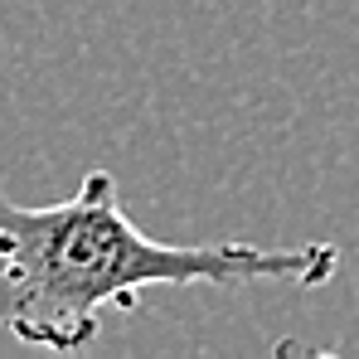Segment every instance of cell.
<instances>
[{
  "instance_id": "6da1fadb",
  "label": "cell",
  "mask_w": 359,
  "mask_h": 359,
  "mask_svg": "<svg viewBox=\"0 0 359 359\" xmlns=\"http://www.w3.org/2000/svg\"><path fill=\"white\" fill-rule=\"evenodd\" d=\"M340 272L335 243H165L131 224L117 175L88 170L59 204L0 194V330L20 345L78 355L102 316H136L151 287H325Z\"/></svg>"
}]
</instances>
